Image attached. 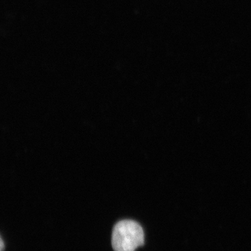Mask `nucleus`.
I'll list each match as a JSON object with an SVG mask.
<instances>
[{"label": "nucleus", "instance_id": "obj_1", "mask_svg": "<svg viewBox=\"0 0 251 251\" xmlns=\"http://www.w3.org/2000/svg\"><path fill=\"white\" fill-rule=\"evenodd\" d=\"M145 242L143 229L132 220L120 221L114 227L112 246L115 251H135Z\"/></svg>", "mask_w": 251, "mask_h": 251}, {"label": "nucleus", "instance_id": "obj_2", "mask_svg": "<svg viewBox=\"0 0 251 251\" xmlns=\"http://www.w3.org/2000/svg\"><path fill=\"white\" fill-rule=\"evenodd\" d=\"M0 242H1V244H0V251H4V244L2 239H0Z\"/></svg>", "mask_w": 251, "mask_h": 251}]
</instances>
